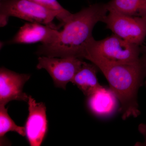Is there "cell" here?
I'll return each mask as SVG.
<instances>
[{"label":"cell","mask_w":146,"mask_h":146,"mask_svg":"<svg viewBox=\"0 0 146 146\" xmlns=\"http://www.w3.org/2000/svg\"><path fill=\"white\" fill-rule=\"evenodd\" d=\"M9 131H13L21 136H26L25 127L19 126L9 116L5 106L0 105V137L1 140Z\"/></svg>","instance_id":"obj_13"},{"label":"cell","mask_w":146,"mask_h":146,"mask_svg":"<svg viewBox=\"0 0 146 146\" xmlns=\"http://www.w3.org/2000/svg\"><path fill=\"white\" fill-rule=\"evenodd\" d=\"M29 74H20L2 67L0 69V105L13 100L27 102L29 96L23 91L30 78Z\"/></svg>","instance_id":"obj_8"},{"label":"cell","mask_w":146,"mask_h":146,"mask_svg":"<svg viewBox=\"0 0 146 146\" xmlns=\"http://www.w3.org/2000/svg\"><path fill=\"white\" fill-rule=\"evenodd\" d=\"M108 11L106 3H98L74 13L63 25L57 40L50 44H42L36 53L50 57L83 58L86 45L93 37L94 27L102 22Z\"/></svg>","instance_id":"obj_1"},{"label":"cell","mask_w":146,"mask_h":146,"mask_svg":"<svg viewBox=\"0 0 146 146\" xmlns=\"http://www.w3.org/2000/svg\"><path fill=\"white\" fill-rule=\"evenodd\" d=\"M106 5L108 11L146 18V0H111Z\"/></svg>","instance_id":"obj_12"},{"label":"cell","mask_w":146,"mask_h":146,"mask_svg":"<svg viewBox=\"0 0 146 146\" xmlns=\"http://www.w3.org/2000/svg\"><path fill=\"white\" fill-rule=\"evenodd\" d=\"M60 34L57 29L38 23H26L21 27L9 41L11 44H31L42 42L50 44L55 42Z\"/></svg>","instance_id":"obj_9"},{"label":"cell","mask_w":146,"mask_h":146,"mask_svg":"<svg viewBox=\"0 0 146 146\" xmlns=\"http://www.w3.org/2000/svg\"><path fill=\"white\" fill-rule=\"evenodd\" d=\"M138 130L139 132L143 136L145 141L143 143L137 142L135 144V146H146V123H141L138 126Z\"/></svg>","instance_id":"obj_15"},{"label":"cell","mask_w":146,"mask_h":146,"mask_svg":"<svg viewBox=\"0 0 146 146\" xmlns=\"http://www.w3.org/2000/svg\"><path fill=\"white\" fill-rule=\"evenodd\" d=\"M96 66L107 79L110 89L119 102L123 119L137 117L141 114L138 91L146 78L141 58L138 62L130 64Z\"/></svg>","instance_id":"obj_2"},{"label":"cell","mask_w":146,"mask_h":146,"mask_svg":"<svg viewBox=\"0 0 146 146\" xmlns=\"http://www.w3.org/2000/svg\"><path fill=\"white\" fill-rule=\"evenodd\" d=\"M98 68L96 65L83 61L71 82L87 97L102 86L97 78Z\"/></svg>","instance_id":"obj_11"},{"label":"cell","mask_w":146,"mask_h":146,"mask_svg":"<svg viewBox=\"0 0 146 146\" xmlns=\"http://www.w3.org/2000/svg\"><path fill=\"white\" fill-rule=\"evenodd\" d=\"M141 60L143 66L144 71H145V74L146 77V47H143L141 48ZM145 84L146 86V80L145 81Z\"/></svg>","instance_id":"obj_16"},{"label":"cell","mask_w":146,"mask_h":146,"mask_svg":"<svg viewBox=\"0 0 146 146\" xmlns=\"http://www.w3.org/2000/svg\"><path fill=\"white\" fill-rule=\"evenodd\" d=\"M1 1H3V0H1Z\"/></svg>","instance_id":"obj_17"},{"label":"cell","mask_w":146,"mask_h":146,"mask_svg":"<svg viewBox=\"0 0 146 146\" xmlns=\"http://www.w3.org/2000/svg\"><path fill=\"white\" fill-rule=\"evenodd\" d=\"M48 9L55 15L58 20L63 25L72 18L71 13L62 6L57 0H29Z\"/></svg>","instance_id":"obj_14"},{"label":"cell","mask_w":146,"mask_h":146,"mask_svg":"<svg viewBox=\"0 0 146 146\" xmlns=\"http://www.w3.org/2000/svg\"><path fill=\"white\" fill-rule=\"evenodd\" d=\"M46 25L57 29L53 23L55 15L29 0H3L0 3V27L5 26L10 17Z\"/></svg>","instance_id":"obj_4"},{"label":"cell","mask_w":146,"mask_h":146,"mask_svg":"<svg viewBox=\"0 0 146 146\" xmlns=\"http://www.w3.org/2000/svg\"><path fill=\"white\" fill-rule=\"evenodd\" d=\"M117 100L110 89L102 86L88 97V106L95 115L106 116L115 111Z\"/></svg>","instance_id":"obj_10"},{"label":"cell","mask_w":146,"mask_h":146,"mask_svg":"<svg viewBox=\"0 0 146 146\" xmlns=\"http://www.w3.org/2000/svg\"><path fill=\"white\" fill-rule=\"evenodd\" d=\"M27 102L29 115L25 127L26 136L31 146H40L48 131L46 108L43 103L36 102L31 96H29Z\"/></svg>","instance_id":"obj_7"},{"label":"cell","mask_w":146,"mask_h":146,"mask_svg":"<svg viewBox=\"0 0 146 146\" xmlns=\"http://www.w3.org/2000/svg\"><path fill=\"white\" fill-rule=\"evenodd\" d=\"M38 61L37 69L46 70L52 78L54 85L64 89L72 82L83 62L81 58H58L44 56L38 58Z\"/></svg>","instance_id":"obj_6"},{"label":"cell","mask_w":146,"mask_h":146,"mask_svg":"<svg viewBox=\"0 0 146 146\" xmlns=\"http://www.w3.org/2000/svg\"><path fill=\"white\" fill-rule=\"evenodd\" d=\"M102 22L115 35L127 42L140 46L146 36V18L127 16L110 11Z\"/></svg>","instance_id":"obj_5"},{"label":"cell","mask_w":146,"mask_h":146,"mask_svg":"<svg viewBox=\"0 0 146 146\" xmlns=\"http://www.w3.org/2000/svg\"><path fill=\"white\" fill-rule=\"evenodd\" d=\"M141 51L140 46L113 34L98 41L92 37L86 45L83 58L96 65L130 64L140 60Z\"/></svg>","instance_id":"obj_3"}]
</instances>
